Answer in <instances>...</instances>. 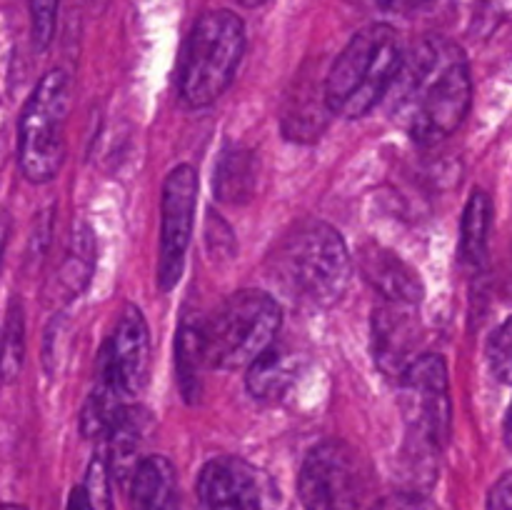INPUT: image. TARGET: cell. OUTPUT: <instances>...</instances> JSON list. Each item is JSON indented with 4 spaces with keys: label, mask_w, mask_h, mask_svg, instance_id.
Segmentation results:
<instances>
[{
    "label": "cell",
    "mask_w": 512,
    "mask_h": 510,
    "mask_svg": "<svg viewBox=\"0 0 512 510\" xmlns=\"http://www.w3.org/2000/svg\"><path fill=\"white\" fill-rule=\"evenodd\" d=\"M470 65L453 40L425 38L413 45L390 88V115L420 145L453 135L470 110Z\"/></svg>",
    "instance_id": "cell-1"
},
{
    "label": "cell",
    "mask_w": 512,
    "mask_h": 510,
    "mask_svg": "<svg viewBox=\"0 0 512 510\" xmlns=\"http://www.w3.org/2000/svg\"><path fill=\"white\" fill-rule=\"evenodd\" d=\"M403 58L398 33L390 25H368L355 33L325 75L330 113L343 118L368 115L388 98Z\"/></svg>",
    "instance_id": "cell-2"
},
{
    "label": "cell",
    "mask_w": 512,
    "mask_h": 510,
    "mask_svg": "<svg viewBox=\"0 0 512 510\" xmlns=\"http://www.w3.org/2000/svg\"><path fill=\"white\" fill-rule=\"evenodd\" d=\"M273 260L280 283L313 308L338 303L353 278V260L343 235L318 220L298 225L285 235Z\"/></svg>",
    "instance_id": "cell-3"
},
{
    "label": "cell",
    "mask_w": 512,
    "mask_h": 510,
    "mask_svg": "<svg viewBox=\"0 0 512 510\" xmlns=\"http://www.w3.org/2000/svg\"><path fill=\"white\" fill-rule=\"evenodd\" d=\"M245 53V25L230 10H210L185 38L178 95L188 108H208L233 83Z\"/></svg>",
    "instance_id": "cell-4"
},
{
    "label": "cell",
    "mask_w": 512,
    "mask_h": 510,
    "mask_svg": "<svg viewBox=\"0 0 512 510\" xmlns=\"http://www.w3.org/2000/svg\"><path fill=\"white\" fill-rule=\"evenodd\" d=\"M280 320L278 300L263 290L248 288L228 295L213 315L200 323L208 368H250L270 345H275Z\"/></svg>",
    "instance_id": "cell-5"
},
{
    "label": "cell",
    "mask_w": 512,
    "mask_h": 510,
    "mask_svg": "<svg viewBox=\"0 0 512 510\" xmlns=\"http://www.w3.org/2000/svg\"><path fill=\"white\" fill-rule=\"evenodd\" d=\"M400 413L408 430L403 453L423 470L443 450L453 420L448 368L440 355H420L405 370L400 378Z\"/></svg>",
    "instance_id": "cell-6"
},
{
    "label": "cell",
    "mask_w": 512,
    "mask_h": 510,
    "mask_svg": "<svg viewBox=\"0 0 512 510\" xmlns=\"http://www.w3.org/2000/svg\"><path fill=\"white\" fill-rule=\"evenodd\" d=\"M70 110V78L50 70L35 85L18 123V165L30 183H48L65 160V120Z\"/></svg>",
    "instance_id": "cell-7"
},
{
    "label": "cell",
    "mask_w": 512,
    "mask_h": 510,
    "mask_svg": "<svg viewBox=\"0 0 512 510\" xmlns=\"http://www.w3.org/2000/svg\"><path fill=\"white\" fill-rule=\"evenodd\" d=\"M368 473L360 455L345 443H320L305 458L298 495L305 510H360Z\"/></svg>",
    "instance_id": "cell-8"
},
{
    "label": "cell",
    "mask_w": 512,
    "mask_h": 510,
    "mask_svg": "<svg viewBox=\"0 0 512 510\" xmlns=\"http://www.w3.org/2000/svg\"><path fill=\"white\" fill-rule=\"evenodd\" d=\"M198 205V173L190 165H178L170 170L160 198V260L158 285L170 293L183 275L185 253L195 223Z\"/></svg>",
    "instance_id": "cell-9"
},
{
    "label": "cell",
    "mask_w": 512,
    "mask_h": 510,
    "mask_svg": "<svg viewBox=\"0 0 512 510\" xmlns=\"http://www.w3.org/2000/svg\"><path fill=\"white\" fill-rule=\"evenodd\" d=\"M150 330L135 305H125L113 335L100 353V370L110 373L125 395H135L148 380Z\"/></svg>",
    "instance_id": "cell-10"
},
{
    "label": "cell",
    "mask_w": 512,
    "mask_h": 510,
    "mask_svg": "<svg viewBox=\"0 0 512 510\" xmlns=\"http://www.w3.org/2000/svg\"><path fill=\"white\" fill-rule=\"evenodd\" d=\"M198 510H263L260 475L240 458H215L198 475Z\"/></svg>",
    "instance_id": "cell-11"
},
{
    "label": "cell",
    "mask_w": 512,
    "mask_h": 510,
    "mask_svg": "<svg viewBox=\"0 0 512 510\" xmlns=\"http://www.w3.org/2000/svg\"><path fill=\"white\" fill-rule=\"evenodd\" d=\"M360 275L375 293L383 295L385 303L415 308L423 300V283L418 273L383 245L370 243L360 250Z\"/></svg>",
    "instance_id": "cell-12"
},
{
    "label": "cell",
    "mask_w": 512,
    "mask_h": 510,
    "mask_svg": "<svg viewBox=\"0 0 512 510\" xmlns=\"http://www.w3.org/2000/svg\"><path fill=\"white\" fill-rule=\"evenodd\" d=\"M418 338V325H415L413 308L410 305L385 303L375 310L373 318V348L375 360L380 368L390 375L403 378L405 370L418 358H410Z\"/></svg>",
    "instance_id": "cell-13"
},
{
    "label": "cell",
    "mask_w": 512,
    "mask_h": 510,
    "mask_svg": "<svg viewBox=\"0 0 512 510\" xmlns=\"http://www.w3.org/2000/svg\"><path fill=\"white\" fill-rule=\"evenodd\" d=\"M130 510H180L178 475L168 458L150 455L135 465Z\"/></svg>",
    "instance_id": "cell-14"
},
{
    "label": "cell",
    "mask_w": 512,
    "mask_h": 510,
    "mask_svg": "<svg viewBox=\"0 0 512 510\" xmlns=\"http://www.w3.org/2000/svg\"><path fill=\"white\" fill-rule=\"evenodd\" d=\"M300 360L283 345H270L248 368V390L255 400L275 403L298 380Z\"/></svg>",
    "instance_id": "cell-15"
},
{
    "label": "cell",
    "mask_w": 512,
    "mask_h": 510,
    "mask_svg": "<svg viewBox=\"0 0 512 510\" xmlns=\"http://www.w3.org/2000/svg\"><path fill=\"white\" fill-rule=\"evenodd\" d=\"M125 398L115 378L105 370L98 373V383H95L93 393L85 400L83 410H80V433L85 438H98L105 440L110 435V430L115 428V423L120 420V415L125 413Z\"/></svg>",
    "instance_id": "cell-16"
},
{
    "label": "cell",
    "mask_w": 512,
    "mask_h": 510,
    "mask_svg": "<svg viewBox=\"0 0 512 510\" xmlns=\"http://www.w3.org/2000/svg\"><path fill=\"white\" fill-rule=\"evenodd\" d=\"M255 183H258V158L240 145L225 148L215 165V198L233 205L245 203L253 198Z\"/></svg>",
    "instance_id": "cell-17"
},
{
    "label": "cell",
    "mask_w": 512,
    "mask_h": 510,
    "mask_svg": "<svg viewBox=\"0 0 512 510\" xmlns=\"http://www.w3.org/2000/svg\"><path fill=\"white\" fill-rule=\"evenodd\" d=\"M330 105L323 85H300V93L290 95L283 113V130L293 140H315L328 123Z\"/></svg>",
    "instance_id": "cell-18"
},
{
    "label": "cell",
    "mask_w": 512,
    "mask_h": 510,
    "mask_svg": "<svg viewBox=\"0 0 512 510\" xmlns=\"http://www.w3.org/2000/svg\"><path fill=\"white\" fill-rule=\"evenodd\" d=\"M175 365H178V383L183 390L185 400L195 403L200 395V368L205 363L203 353V330L193 318H185L178 328V340H175Z\"/></svg>",
    "instance_id": "cell-19"
},
{
    "label": "cell",
    "mask_w": 512,
    "mask_h": 510,
    "mask_svg": "<svg viewBox=\"0 0 512 510\" xmlns=\"http://www.w3.org/2000/svg\"><path fill=\"white\" fill-rule=\"evenodd\" d=\"M490 220H493V203L488 193L475 190L465 205L463 223H460V258L475 268L483 265L485 253H488Z\"/></svg>",
    "instance_id": "cell-20"
},
{
    "label": "cell",
    "mask_w": 512,
    "mask_h": 510,
    "mask_svg": "<svg viewBox=\"0 0 512 510\" xmlns=\"http://www.w3.org/2000/svg\"><path fill=\"white\" fill-rule=\"evenodd\" d=\"M145 413L138 408H125V413L120 415V420L115 423V428L110 430V435L105 438L103 450L108 455L110 470H113V478L123 480L128 475L130 465H133L135 453H138V445L143 440V428H145Z\"/></svg>",
    "instance_id": "cell-21"
},
{
    "label": "cell",
    "mask_w": 512,
    "mask_h": 510,
    "mask_svg": "<svg viewBox=\"0 0 512 510\" xmlns=\"http://www.w3.org/2000/svg\"><path fill=\"white\" fill-rule=\"evenodd\" d=\"M95 263V240L88 228L73 238V248H70L68 258H65L63 268H60V283L73 293H80L85 283L90 280Z\"/></svg>",
    "instance_id": "cell-22"
},
{
    "label": "cell",
    "mask_w": 512,
    "mask_h": 510,
    "mask_svg": "<svg viewBox=\"0 0 512 510\" xmlns=\"http://www.w3.org/2000/svg\"><path fill=\"white\" fill-rule=\"evenodd\" d=\"M5 345H3V375L5 380H13L20 373V365H23V353H25V320H23V308L18 303H13L5 315Z\"/></svg>",
    "instance_id": "cell-23"
},
{
    "label": "cell",
    "mask_w": 512,
    "mask_h": 510,
    "mask_svg": "<svg viewBox=\"0 0 512 510\" xmlns=\"http://www.w3.org/2000/svg\"><path fill=\"white\" fill-rule=\"evenodd\" d=\"M110 480H113V470H110L108 455L105 450H98L90 463L88 475H85V495H88L90 510H113V498H110Z\"/></svg>",
    "instance_id": "cell-24"
},
{
    "label": "cell",
    "mask_w": 512,
    "mask_h": 510,
    "mask_svg": "<svg viewBox=\"0 0 512 510\" xmlns=\"http://www.w3.org/2000/svg\"><path fill=\"white\" fill-rule=\"evenodd\" d=\"M488 363L498 380L512 385V318L493 330L488 340Z\"/></svg>",
    "instance_id": "cell-25"
},
{
    "label": "cell",
    "mask_w": 512,
    "mask_h": 510,
    "mask_svg": "<svg viewBox=\"0 0 512 510\" xmlns=\"http://www.w3.org/2000/svg\"><path fill=\"white\" fill-rule=\"evenodd\" d=\"M58 3L60 0H30V33L38 50H45L53 40Z\"/></svg>",
    "instance_id": "cell-26"
},
{
    "label": "cell",
    "mask_w": 512,
    "mask_h": 510,
    "mask_svg": "<svg viewBox=\"0 0 512 510\" xmlns=\"http://www.w3.org/2000/svg\"><path fill=\"white\" fill-rule=\"evenodd\" d=\"M488 510H512V470L493 485L488 495Z\"/></svg>",
    "instance_id": "cell-27"
},
{
    "label": "cell",
    "mask_w": 512,
    "mask_h": 510,
    "mask_svg": "<svg viewBox=\"0 0 512 510\" xmlns=\"http://www.w3.org/2000/svg\"><path fill=\"white\" fill-rule=\"evenodd\" d=\"M373 510H428L420 498L415 495H393V498H385L383 503L375 505Z\"/></svg>",
    "instance_id": "cell-28"
},
{
    "label": "cell",
    "mask_w": 512,
    "mask_h": 510,
    "mask_svg": "<svg viewBox=\"0 0 512 510\" xmlns=\"http://www.w3.org/2000/svg\"><path fill=\"white\" fill-rule=\"evenodd\" d=\"M430 0H378L380 8L385 10H398V13H403V10H415L420 8V5H428Z\"/></svg>",
    "instance_id": "cell-29"
},
{
    "label": "cell",
    "mask_w": 512,
    "mask_h": 510,
    "mask_svg": "<svg viewBox=\"0 0 512 510\" xmlns=\"http://www.w3.org/2000/svg\"><path fill=\"white\" fill-rule=\"evenodd\" d=\"M65 510H90L88 495H85V488H75L68 498V508Z\"/></svg>",
    "instance_id": "cell-30"
},
{
    "label": "cell",
    "mask_w": 512,
    "mask_h": 510,
    "mask_svg": "<svg viewBox=\"0 0 512 510\" xmlns=\"http://www.w3.org/2000/svg\"><path fill=\"white\" fill-rule=\"evenodd\" d=\"M505 443L512 448V403L508 408V415H505Z\"/></svg>",
    "instance_id": "cell-31"
},
{
    "label": "cell",
    "mask_w": 512,
    "mask_h": 510,
    "mask_svg": "<svg viewBox=\"0 0 512 510\" xmlns=\"http://www.w3.org/2000/svg\"><path fill=\"white\" fill-rule=\"evenodd\" d=\"M240 3H243V5H250V8H253V5L265 3V0H240Z\"/></svg>",
    "instance_id": "cell-32"
},
{
    "label": "cell",
    "mask_w": 512,
    "mask_h": 510,
    "mask_svg": "<svg viewBox=\"0 0 512 510\" xmlns=\"http://www.w3.org/2000/svg\"><path fill=\"white\" fill-rule=\"evenodd\" d=\"M3 510H25V508H20V505H15V503H8V505H3Z\"/></svg>",
    "instance_id": "cell-33"
},
{
    "label": "cell",
    "mask_w": 512,
    "mask_h": 510,
    "mask_svg": "<svg viewBox=\"0 0 512 510\" xmlns=\"http://www.w3.org/2000/svg\"><path fill=\"white\" fill-rule=\"evenodd\" d=\"M508 283H510V293H512V268H510V280H508Z\"/></svg>",
    "instance_id": "cell-34"
}]
</instances>
